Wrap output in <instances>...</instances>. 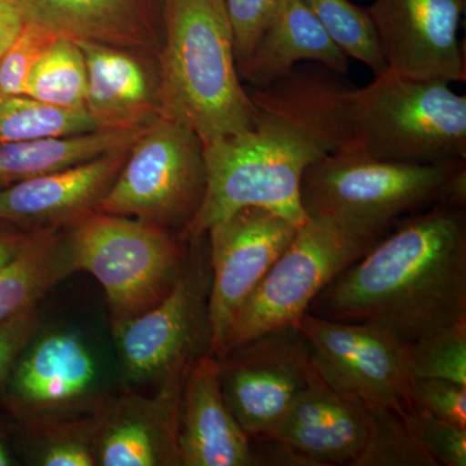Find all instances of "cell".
Returning a JSON list of instances; mask_svg holds the SVG:
<instances>
[{
	"label": "cell",
	"instance_id": "1",
	"mask_svg": "<svg viewBox=\"0 0 466 466\" xmlns=\"http://www.w3.org/2000/svg\"><path fill=\"white\" fill-rule=\"evenodd\" d=\"M257 108L254 124L204 147L207 191L180 238L207 236L211 226L238 208H268L294 225L306 222L300 180L309 165L350 140L348 87L314 67L296 66L262 88H247Z\"/></svg>",
	"mask_w": 466,
	"mask_h": 466
},
{
	"label": "cell",
	"instance_id": "2",
	"mask_svg": "<svg viewBox=\"0 0 466 466\" xmlns=\"http://www.w3.org/2000/svg\"><path fill=\"white\" fill-rule=\"evenodd\" d=\"M308 314L375 325L410 346L466 320L465 208L406 218L333 279Z\"/></svg>",
	"mask_w": 466,
	"mask_h": 466
},
{
	"label": "cell",
	"instance_id": "3",
	"mask_svg": "<svg viewBox=\"0 0 466 466\" xmlns=\"http://www.w3.org/2000/svg\"><path fill=\"white\" fill-rule=\"evenodd\" d=\"M157 60L161 116L189 128L204 147L256 121L238 76L226 0H165Z\"/></svg>",
	"mask_w": 466,
	"mask_h": 466
},
{
	"label": "cell",
	"instance_id": "4",
	"mask_svg": "<svg viewBox=\"0 0 466 466\" xmlns=\"http://www.w3.org/2000/svg\"><path fill=\"white\" fill-rule=\"evenodd\" d=\"M449 82L386 70L348 88V146L383 161L450 165L466 161V97Z\"/></svg>",
	"mask_w": 466,
	"mask_h": 466
},
{
	"label": "cell",
	"instance_id": "5",
	"mask_svg": "<svg viewBox=\"0 0 466 466\" xmlns=\"http://www.w3.org/2000/svg\"><path fill=\"white\" fill-rule=\"evenodd\" d=\"M76 271L103 287L112 324L158 305L173 290L188 250L177 233L137 218L91 210L66 227Z\"/></svg>",
	"mask_w": 466,
	"mask_h": 466
},
{
	"label": "cell",
	"instance_id": "6",
	"mask_svg": "<svg viewBox=\"0 0 466 466\" xmlns=\"http://www.w3.org/2000/svg\"><path fill=\"white\" fill-rule=\"evenodd\" d=\"M465 164L383 161L346 144L306 168L300 205L306 217L329 216L386 235L401 217L441 204L451 177Z\"/></svg>",
	"mask_w": 466,
	"mask_h": 466
},
{
	"label": "cell",
	"instance_id": "7",
	"mask_svg": "<svg viewBox=\"0 0 466 466\" xmlns=\"http://www.w3.org/2000/svg\"><path fill=\"white\" fill-rule=\"evenodd\" d=\"M383 236L333 217H308L245 300L217 359L262 334L299 325L318 294Z\"/></svg>",
	"mask_w": 466,
	"mask_h": 466
},
{
	"label": "cell",
	"instance_id": "8",
	"mask_svg": "<svg viewBox=\"0 0 466 466\" xmlns=\"http://www.w3.org/2000/svg\"><path fill=\"white\" fill-rule=\"evenodd\" d=\"M207 191L204 144L189 128L158 116L128 150L95 210L137 218L182 236Z\"/></svg>",
	"mask_w": 466,
	"mask_h": 466
},
{
	"label": "cell",
	"instance_id": "9",
	"mask_svg": "<svg viewBox=\"0 0 466 466\" xmlns=\"http://www.w3.org/2000/svg\"><path fill=\"white\" fill-rule=\"evenodd\" d=\"M204 238L188 242L186 266L173 290L139 317L113 325L126 380L159 385L210 354L211 271Z\"/></svg>",
	"mask_w": 466,
	"mask_h": 466
},
{
	"label": "cell",
	"instance_id": "10",
	"mask_svg": "<svg viewBox=\"0 0 466 466\" xmlns=\"http://www.w3.org/2000/svg\"><path fill=\"white\" fill-rule=\"evenodd\" d=\"M312 367L334 391L364 406L415 412L408 346L375 325L306 312L299 323Z\"/></svg>",
	"mask_w": 466,
	"mask_h": 466
},
{
	"label": "cell",
	"instance_id": "11",
	"mask_svg": "<svg viewBox=\"0 0 466 466\" xmlns=\"http://www.w3.org/2000/svg\"><path fill=\"white\" fill-rule=\"evenodd\" d=\"M218 366L223 398L249 438L275 431L314 370L299 325L257 337L218 359Z\"/></svg>",
	"mask_w": 466,
	"mask_h": 466
},
{
	"label": "cell",
	"instance_id": "12",
	"mask_svg": "<svg viewBox=\"0 0 466 466\" xmlns=\"http://www.w3.org/2000/svg\"><path fill=\"white\" fill-rule=\"evenodd\" d=\"M299 227L268 208L245 207L211 226L210 354L218 358L245 300L293 240Z\"/></svg>",
	"mask_w": 466,
	"mask_h": 466
},
{
	"label": "cell",
	"instance_id": "13",
	"mask_svg": "<svg viewBox=\"0 0 466 466\" xmlns=\"http://www.w3.org/2000/svg\"><path fill=\"white\" fill-rule=\"evenodd\" d=\"M9 403L34 431L96 412L99 367L76 333L52 330L32 339L8 376Z\"/></svg>",
	"mask_w": 466,
	"mask_h": 466
},
{
	"label": "cell",
	"instance_id": "14",
	"mask_svg": "<svg viewBox=\"0 0 466 466\" xmlns=\"http://www.w3.org/2000/svg\"><path fill=\"white\" fill-rule=\"evenodd\" d=\"M466 0H375L367 9L388 70L416 79L465 82L458 32Z\"/></svg>",
	"mask_w": 466,
	"mask_h": 466
},
{
	"label": "cell",
	"instance_id": "15",
	"mask_svg": "<svg viewBox=\"0 0 466 466\" xmlns=\"http://www.w3.org/2000/svg\"><path fill=\"white\" fill-rule=\"evenodd\" d=\"M188 370L168 377L150 397L126 392L104 401L96 412V465L182 466L177 440Z\"/></svg>",
	"mask_w": 466,
	"mask_h": 466
},
{
	"label": "cell",
	"instance_id": "16",
	"mask_svg": "<svg viewBox=\"0 0 466 466\" xmlns=\"http://www.w3.org/2000/svg\"><path fill=\"white\" fill-rule=\"evenodd\" d=\"M24 20L56 36L158 56L165 0H15Z\"/></svg>",
	"mask_w": 466,
	"mask_h": 466
},
{
	"label": "cell",
	"instance_id": "17",
	"mask_svg": "<svg viewBox=\"0 0 466 466\" xmlns=\"http://www.w3.org/2000/svg\"><path fill=\"white\" fill-rule=\"evenodd\" d=\"M86 61V109L101 130H143L161 116L157 56L76 42Z\"/></svg>",
	"mask_w": 466,
	"mask_h": 466
},
{
	"label": "cell",
	"instance_id": "18",
	"mask_svg": "<svg viewBox=\"0 0 466 466\" xmlns=\"http://www.w3.org/2000/svg\"><path fill=\"white\" fill-rule=\"evenodd\" d=\"M128 150L130 147L0 189V222L29 229L69 226L95 210L124 167Z\"/></svg>",
	"mask_w": 466,
	"mask_h": 466
},
{
	"label": "cell",
	"instance_id": "19",
	"mask_svg": "<svg viewBox=\"0 0 466 466\" xmlns=\"http://www.w3.org/2000/svg\"><path fill=\"white\" fill-rule=\"evenodd\" d=\"M177 443L182 466H256L251 438L223 398L214 355H202L189 368Z\"/></svg>",
	"mask_w": 466,
	"mask_h": 466
},
{
	"label": "cell",
	"instance_id": "20",
	"mask_svg": "<svg viewBox=\"0 0 466 466\" xmlns=\"http://www.w3.org/2000/svg\"><path fill=\"white\" fill-rule=\"evenodd\" d=\"M363 404L346 400L312 370L275 431L267 437L290 444L321 466L354 464L366 444Z\"/></svg>",
	"mask_w": 466,
	"mask_h": 466
},
{
	"label": "cell",
	"instance_id": "21",
	"mask_svg": "<svg viewBox=\"0 0 466 466\" xmlns=\"http://www.w3.org/2000/svg\"><path fill=\"white\" fill-rule=\"evenodd\" d=\"M300 61H314L334 73L349 72V57L329 38L302 0H288L238 66L242 82L262 88L289 75Z\"/></svg>",
	"mask_w": 466,
	"mask_h": 466
},
{
	"label": "cell",
	"instance_id": "22",
	"mask_svg": "<svg viewBox=\"0 0 466 466\" xmlns=\"http://www.w3.org/2000/svg\"><path fill=\"white\" fill-rule=\"evenodd\" d=\"M143 130H96L0 144V189L67 170L92 159L133 146Z\"/></svg>",
	"mask_w": 466,
	"mask_h": 466
},
{
	"label": "cell",
	"instance_id": "23",
	"mask_svg": "<svg viewBox=\"0 0 466 466\" xmlns=\"http://www.w3.org/2000/svg\"><path fill=\"white\" fill-rule=\"evenodd\" d=\"M75 272L66 227L39 231L25 249L0 268V324L35 308L48 291Z\"/></svg>",
	"mask_w": 466,
	"mask_h": 466
},
{
	"label": "cell",
	"instance_id": "24",
	"mask_svg": "<svg viewBox=\"0 0 466 466\" xmlns=\"http://www.w3.org/2000/svg\"><path fill=\"white\" fill-rule=\"evenodd\" d=\"M87 70L84 52L72 39L56 36L35 61L25 95L66 109H86Z\"/></svg>",
	"mask_w": 466,
	"mask_h": 466
},
{
	"label": "cell",
	"instance_id": "25",
	"mask_svg": "<svg viewBox=\"0 0 466 466\" xmlns=\"http://www.w3.org/2000/svg\"><path fill=\"white\" fill-rule=\"evenodd\" d=\"M101 130L87 109H66L26 95L0 100V144Z\"/></svg>",
	"mask_w": 466,
	"mask_h": 466
},
{
	"label": "cell",
	"instance_id": "26",
	"mask_svg": "<svg viewBox=\"0 0 466 466\" xmlns=\"http://www.w3.org/2000/svg\"><path fill=\"white\" fill-rule=\"evenodd\" d=\"M334 45L380 76L388 70L372 18L350 0H302Z\"/></svg>",
	"mask_w": 466,
	"mask_h": 466
},
{
	"label": "cell",
	"instance_id": "27",
	"mask_svg": "<svg viewBox=\"0 0 466 466\" xmlns=\"http://www.w3.org/2000/svg\"><path fill=\"white\" fill-rule=\"evenodd\" d=\"M364 408L367 441L352 466H437L408 426L407 415L381 406Z\"/></svg>",
	"mask_w": 466,
	"mask_h": 466
},
{
	"label": "cell",
	"instance_id": "28",
	"mask_svg": "<svg viewBox=\"0 0 466 466\" xmlns=\"http://www.w3.org/2000/svg\"><path fill=\"white\" fill-rule=\"evenodd\" d=\"M413 379H441L466 386V320L408 346Z\"/></svg>",
	"mask_w": 466,
	"mask_h": 466
},
{
	"label": "cell",
	"instance_id": "29",
	"mask_svg": "<svg viewBox=\"0 0 466 466\" xmlns=\"http://www.w3.org/2000/svg\"><path fill=\"white\" fill-rule=\"evenodd\" d=\"M97 412V410H96ZM96 412L38 429L42 435L36 464L43 466L96 465Z\"/></svg>",
	"mask_w": 466,
	"mask_h": 466
},
{
	"label": "cell",
	"instance_id": "30",
	"mask_svg": "<svg viewBox=\"0 0 466 466\" xmlns=\"http://www.w3.org/2000/svg\"><path fill=\"white\" fill-rule=\"evenodd\" d=\"M56 35L36 24H24L11 47L0 60V100L25 95L32 67Z\"/></svg>",
	"mask_w": 466,
	"mask_h": 466
},
{
	"label": "cell",
	"instance_id": "31",
	"mask_svg": "<svg viewBox=\"0 0 466 466\" xmlns=\"http://www.w3.org/2000/svg\"><path fill=\"white\" fill-rule=\"evenodd\" d=\"M407 424L437 466L466 465V428L422 410L406 416Z\"/></svg>",
	"mask_w": 466,
	"mask_h": 466
},
{
	"label": "cell",
	"instance_id": "32",
	"mask_svg": "<svg viewBox=\"0 0 466 466\" xmlns=\"http://www.w3.org/2000/svg\"><path fill=\"white\" fill-rule=\"evenodd\" d=\"M287 2L288 0H226L238 66L247 60L259 36Z\"/></svg>",
	"mask_w": 466,
	"mask_h": 466
},
{
	"label": "cell",
	"instance_id": "33",
	"mask_svg": "<svg viewBox=\"0 0 466 466\" xmlns=\"http://www.w3.org/2000/svg\"><path fill=\"white\" fill-rule=\"evenodd\" d=\"M412 403L415 410L466 428V386L441 379H413Z\"/></svg>",
	"mask_w": 466,
	"mask_h": 466
},
{
	"label": "cell",
	"instance_id": "34",
	"mask_svg": "<svg viewBox=\"0 0 466 466\" xmlns=\"http://www.w3.org/2000/svg\"><path fill=\"white\" fill-rule=\"evenodd\" d=\"M38 320L36 309L33 308L0 324V385L7 381L21 352L34 339Z\"/></svg>",
	"mask_w": 466,
	"mask_h": 466
},
{
	"label": "cell",
	"instance_id": "35",
	"mask_svg": "<svg viewBox=\"0 0 466 466\" xmlns=\"http://www.w3.org/2000/svg\"><path fill=\"white\" fill-rule=\"evenodd\" d=\"M262 440L259 450H253L254 462L257 465L276 466H321L317 460L309 458L290 444L276 440V438L257 437Z\"/></svg>",
	"mask_w": 466,
	"mask_h": 466
},
{
	"label": "cell",
	"instance_id": "36",
	"mask_svg": "<svg viewBox=\"0 0 466 466\" xmlns=\"http://www.w3.org/2000/svg\"><path fill=\"white\" fill-rule=\"evenodd\" d=\"M42 229H29L24 227L0 222V268L11 262Z\"/></svg>",
	"mask_w": 466,
	"mask_h": 466
},
{
	"label": "cell",
	"instance_id": "37",
	"mask_svg": "<svg viewBox=\"0 0 466 466\" xmlns=\"http://www.w3.org/2000/svg\"><path fill=\"white\" fill-rule=\"evenodd\" d=\"M25 20L15 0H0V60L16 41Z\"/></svg>",
	"mask_w": 466,
	"mask_h": 466
},
{
	"label": "cell",
	"instance_id": "38",
	"mask_svg": "<svg viewBox=\"0 0 466 466\" xmlns=\"http://www.w3.org/2000/svg\"><path fill=\"white\" fill-rule=\"evenodd\" d=\"M11 458H9L7 450L3 446L2 441H0V466H8L11 465Z\"/></svg>",
	"mask_w": 466,
	"mask_h": 466
}]
</instances>
